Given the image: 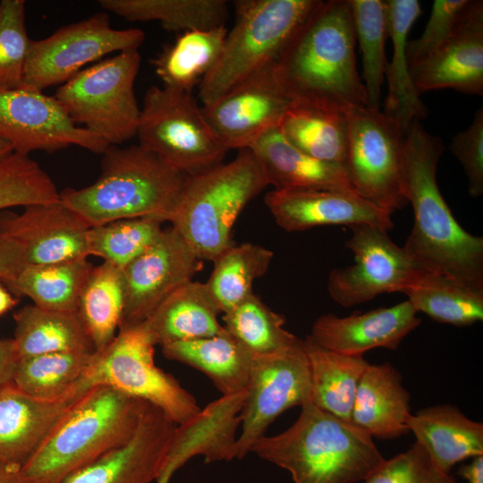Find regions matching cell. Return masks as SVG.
Returning a JSON list of instances; mask_svg holds the SVG:
<instances>
[{
	"label": "cell",
	"instance_id": "1",
	"mask_svg": "<svg viewBox=\"0 0 483 483\" xmlns=\"http://www.w3.org/2000/svg\"><path fill=\"white\" fill-rule=\"evenodd\" d=\"M444 149L442 140L428 132L419 121L405 131L403 190L414 220L402 248L426 270L483 290V238L462 227L437 184L436 168Z\"/></svg>",
	"mask_w": 483,
	"mask_h": 483
},
{
	"label": "cell",
	"instance_id": "2",
	"mask_svg": "<svg viewBox=\"0 0 483 483\" xmlns=\"http://www.w3.org/2000/svg\"><path fill=\"white\" fill-rule=\"evenodd\" d=\"M355 42L349 1H321L276 64L287 95L345 112L367 107Z\"/></svg>",
	"mask_w": 483,
	"mask_h": 483
},
{
	"label": "cell",
	"instance_id": "3",
	"mask_svg": "<svg viewBox=\"0 0 483 483\" xmlns=\"http://www.w3.org/2000/svg\"><path fill=\"white\" fill-rule=\"evenodd\" d=\"M148 405L107 386L91 387L72 403L20 468L21 483H63L129 441Z\"/></svg>",
	"mask_w": 483,
	"mask_h": 483
},
{
	"label": "cell",
	"instance_id": "4",
	"mask_svg": "<svg viewBox=\"0 0 483 483\" xmlns=\"http://www.w3.org/2000/svg\"><path fill=\"white\" fill-rule=\"evenodd\" d=\"M301 408L290 428L260 437L250 452L286 470L293 483H356L385 462L366 431L312 402Z\"/></svg>",
	"mask_w": 483,
	"mask_h": 483
},
{
	"label": "cell",
	"instance_id": "5",
	"mask_svg": "<svg viewBox=\"0 0 483 483\" xmlns=\"http://www.w3.org/2000/svg\"><path fill=\"white\" fill-rule=\"evenodd\" d=\"M102 155L93 183L60 192L65 206L89 227L137 217L169 221L187 175L140 145H109Z\"/></svg>",
	"mask_w": 483,
	"mask_h": 483
},
{
	"label": "cell",
	"instance_id": "6",
	"mask_svg": "<svg viewBox=\"0 0 483 483\" xmlns=\"http://www.w3.org/2000/svg\"><path fill=\"white\" fill-rule=\"evenodd\" d=\"M268 182L250 148L234 159L187 175L169 222L201 260L216 259L233 245V227Z\"/></svg>",
	"mask_w": 483,
	"mask_h": 483
},
{
	"label": "cell",
	"instance_id": "7",
	"mask_svg": "<svg viewBox=\"0 0 483 483\" xmlns=\"http://www.w3.org/2000/svg\"><path fill=\"white\" fill-rule=\"evenodd\" d=\"M321 0H236L235 19L216 65L199 85L202 106L277 64Z\"/></svg>",
	"mask_w": 483,
	"mask_h": 483
},
{
	"label": "cell",
	"instance_id": "8",
	"mask_svg": "<svg viewBox=\"0 0 483 483\" xmlns=\"http://www.w3.org/2000/svg\"><path fill=\"white\" fill-rule=\"evenodd\" d=\"M156 345L146 321L120 326L114 338L93 352L78 392L82 395L91 387L107 386L158 408L176 425L185 422L200 408L174 377L155 364Z\"/></svg>",
	"mask_w": 483,
	"mask_h": 483
},
{
	"label": "cell",
	"instance_id": "9",
	"mask_svg": "<svg viewBox=\"0 0 483 483\" xmlns=\"http://www.w3.org/2000/svg\"><path fill=\"white\" fill-rule=\"evenodd\" d=\"M140 63L138 50L117 53L82 69L54 97L75 124L119 146L137 134L140 108L134 84Z\"/></svg>",
	"mask_w": 483,
	"mask_h": 483
},
{
	"label": "cell",
	"instance_id": "10",
	"mask_svg": "<svg viewBox=\"0 0 483 483\" xmlns=\"http://www.w3.org/2000/svg\"><path fill=\"white\" fill-rule=\"evenodd\" d=\"M136 136L140 147L185 175L222 164L228 152L191 93L164 86L147 90Z\"/></svg>",
	"mask_w": 483,
	"mask_h": 483
},
{
	"label": "cell",
	"instance_id": "11",
	"mask_svg": "<svg viewBox=\"0 0 483 483\" xmlns=\"http://www.w3.org/2000/svg\"><path fill=\"white\" fill-rule=\"evenodd\" d=\"M404 131L383 111H348L346 169L359 196L391 215L407 203L403 190Z\"/></svg>",
	"mask_w": 483,
	"mask_h": 483
},
{
	"label": "cell",
	"instance_id": "12",
	"mask_svg": "<svg viewBox=\"0 0 483 483\" xmlns=\"http://www.w3.org/2000/svg\"><path fill=\"white\" fill-rule=\"evenodd\" d=\"M144 39L140 29L112 28L106 13L62 26L45 38L30 40L21 88L42 91L64 84L108 54L138 50Z\"/></svg>",
	"mask_w": 483,
	"mask_h": 483
},
{
	"label": "cell",
	"instance_id": "13",
	"mask_svg": "<svg viewBox=\"0 0 483 483\" xmlns=\"http://www.w3.org/2000/svg\"><path fill=\"white\" fill-rule=\"evenodd\" d=\"M345 247L354 263L334 268L327 291L332 300L349 308L386 292H403L426 269L395 244L387 231L371 225L349 226Z\"/></svg>",
	"mask_w": 483,
	"mask_h": 483
},
{
	"label": "cell",
	"instance_id": "14",
	"mask_svg": "<svg viewBox=\"0 0 483 483\" xmlns=\"http://www.w3.org/2000/svg\"><path fill=\"white\" fill-rule=\"evenodd\" d=\"M312 402L309 362L301 341L280 352L254 356L241 411L236 459H242L284 411Z\"/></svg>",
	"mask_w": 483,
	"mask_h": 483
},
{
	"label": "cell",
	"instance_id": "15",
	"mask_svg": "<svg viewBox=\"0 0 483 483\" xmlns=\"http://www.w3.org/2000/svg\"><path fill=\"white\" fill-rule=\"evenodd\" d=\"M0 138L13 151L55 152L72 145L103 154L108 144L75 124L56 98L26 88L0 89Z\"/></svg>",
	"mask_w": 483,
	"mask_h": 483
},
{
	"label": "cell",
	"instance_id": "16",
	"mask_svg": "<svg viewBox=\"0 0 483 483\" xmlns=\"http://www.w3.org/2000/svg\"><path fill=\"white\" fill-rule=\"evenodd\" d=\"M292 101L274 64L236 84L212 104L202 106V111L222 145L228 151L241 150L277 128Z\"/></svg>",
	"mask_w": 483,
	"mask_h": 483
},
{
	"label": "cell",
	"instance_id": "17",
	"mask_svg": "<svg viewBox=\"0 0 483 483\" xmlns=\"http://www.w3.org/2000/svg\"><path fill=\"white\" fill-rule=\"evenodd\" d=\"M201 261L177 231L173 227L164 230L149 248L122 269L124 305L120 326L148 319L174 291L192 280Z\"/></svg>",
	"mask_w": 483,
	"mask_h": 483
},
{
	"label": "cell",
	"instance_id": "18",
	"mask_svg": "<svg viewBox=\"0 0 483 483\" xmlns=\"http://www.w3.org/2000/svg\"><path fill=\"white\" fill-rule=\"evenodd\" d=\"M89 228L60 199L27 206L21 214L0 211V234L22 245L27 264L88 258Z\"/></svg>",
	"mask_w": 483,
	"mask_h": 483
},
{
	"label": "cell",
	"instance_id": "19",
	"mask_svg": "<svg viewBox=\"0 0 483 483\" xmlns=\"http://www.w3.org/2000/svg\"><path fill=\"white\" fill-rule=\"evenodd\" d=\"M420 95L453 89L483 95V2L470 0L450 37L411 69Z\"/></svg>",
	"mask_w": 483,
	"mask_h": 483
},
{
	"label": "cell",
	"instance_id": "20",
	"mask_svg": "<svg viewBox=\"0 0 483 483\" xmlns=\"http://www.w3.org/2000/svg\"><path fill=\"white\" fill-rule=\"evenodd\" d=\"M176 424L148 403L131 438L63 483H151L159 477Z\"/></svg>",
	"mask_w": 483,
	"mask_h": 483
},
{
	"label": "cell",
	"instance_id": "21",
	"mask_svg": "<svg viewBox=\"0 0 483 483\" xmlns=\"http://www.w3.org/2000/svg\"><path fill=\"white\" fill-rule=\"evenodd\" d=\"M264 201L275 223L287 232L337 225H371L388 232L394 226L388 211L357 193L273 189Z\"/></svg>",
	"mask_w": 483,
	"mask_h": 483
},
{
	"label": "cell",
	"instance_id": "22",
	"mask_svg": "<svg viewBox=\"0 0 483 483\" xmlns=\"http://www.w3.org/2000/svg\"><path fill=\"white\" fill-rule=\"evenodd\" d=\"M417 314L408 300L343 318L326 313L313 322L309 335L318 344L346 355L363 356L376 348L394 351L421 324Z\"/></svg>",
	"mask_w": 483,
	"mask_h": 483
},
{
	"label": "cell",
	"instance_id": "23",
	"mask_svg": "<svg viewBox=\"0 0 483 483\" xmlns=\"http://www.w3.org/2000/svg\"><path fill=\"white\" fill-rule=\"evenodd\" d=\"M245 397L246 390L222 395L185 422L176 425L160 475L172 478L197 455H202L208 463L236 459V432L241 426Z\"/></svg>",
	"mask_w": 483,
	"mask_h": 483
},
{
	"label": "cell",
	"instance_id": "24",
	"mask_svg": "<svg viewBox=\"0 0 483 483\" xmlns=\"http://www.w3.org/2000/svg\"><path fill=\"white\" fill-rule=\"evenodd\" d=\"M74 401L38 399L13 382L0 388V460L20 469Z\"/></svg>",
	"mask_w": 483,
	"mask_h": 483
},
{
	"label": "cell",
	"instance_id": "25",
	"mask_svg": "<svg viewBox=\"0 0 483 483\" xmlns=\"http://www.w3.org/2000/svg\"><path fill=\"white\" fill-rule=\"evenodd\" d=\"M250 149L274 189L357 193L345 166L318 160L297 149L285 140L278 127L262 135Z\"/></svg>",
	"mask_w": 483,
	"mask_h": 483
},
{
	"label": "cell",
	"instance_id": "26",
	"mask_svg": "<svg viewBox=\"0 0 483 483\" xmlns=\"http://www.w3.org/2000/svg\"><path fill=\"white\" fill-rule=\"evenodd\" d=\"M411 395L389 362L369 363L355 394L351 422L372 437L394 439L409 432Z\"/></svg>",
	"mask_w": 483,
	"mask_h": 483
},
{
	"label": "cell",
	"instance_id": "27",
	"mask_svg": "<svg viewBox=\"0 0 483 483\" xmlns=\"http://www.w3.org/2000/svg\"><path fill=\"white\" fill-rule=\"evenodd\" d=\"M409 431L428 453L433 464L450 474L468 458L483 455V424L469 419L456 406H428L411 414Z\"/></svg>",
	"mask_w": 483,
	"mask_h": 483
},
{
	"label": "cell",
	"instance_id": "28",
	"mask_svg": "<svg viewBox=\"0 0 483 483\" xmlns=\"http://www.w3.org/2000/svg\"><path fill=\"white\" fill-rule=\"evenodd\" d=\"M385 4L393 53L385 72L388 91L383 112L394 119L405 133L412 122L428 114V109L414 86L407 57L408 35L422 10L418 0H386Z\"/></svg>",
	"mask_w": 483,
	"mask_h": 483
},
{
	"label": "cell",
	"instance_id": "29",
	"mask_svg": "<svg viewBox=\"0 0 483 483\" xmlns=\"http://www.w3.org/2000/svg\"><path fill=\"white\" fill-rule=\"evenodd\" d=\"M162 352L204 373L222 395L247 388L253 356L225 328L214 336L162 345Z\"/></svg>",
	"mask_w": 483,
	"mask_h": 483
},
{
	"label": "cell",
	"instance_id": "30",
	"mask_svg": "<svg viewBox=\"0 0 483 483\" xmlns=\"http://www.w3.org/2000/svg\"><path fill=\"white\" fill-rule=\"evenodd\" d=\"M205 283L188 281L155 309L146 323L157 344L214 336L225 330Z\"/></svg>",
	"mask_w": 483,
	"mask_h": 483
},
{
	"label": "cell",
	"instance_id": "31",
	"mask_svg": "<svg viewBox=\"0 0 483 483\" xmlns=\"http://www.w3.org/2000/svg\"><path fill=\"white\" fill-rule=\"evenodd\" d=\"M278 130L287 142L303 153L346 167L348 112L292 100Z\"/></svg>",
	"mask_w": 483,
	"mask_h": 483
},
{
	"label": "cell",
	"instance_id": "32",
	"mask_svg": "<svg viewBox=\"0 0 483 483\" xmlns=\"http://www.w3.org/2000/svg\"><path fill=\"white\" fill-rule=\"evenodd\" d=\"M302 342L310 368L312 402L351 422L356 390L369 362L360 355L328 350L309 335Z\"/></svg>",
	"mask_w": 483,
	"mask_h": 483
},
{
	"label": "cell",
	"instance_id": "33",
	"mask_svg": "<svg viewBox=\"0 0 483 483\" xmlns=\"http://www.w3.org/2000/svg\"><path fill=\"white\" fill-rule=\"evenodd\" d=\"M13 342L20 358L62 352H95L77 312L34 304L13 314Z\"/></svg>",
	"mask_w": 483,
	"mask_h": 483
},
{
	"label": "cell",
	"instance_id": "34",
	"mask_svg": "<svg viewBox=\"0 0 483 483\" xmlns=\"http://www.w3.org/2000/svg\"><path fill=\"white\" fill-rule=\"evenodd\" d=\"M93 266L88 258L54 264H25L0 280L16 298L27 296L44 309L77 312L81 289Z\"/></svg>",
	"mask_w": 483,
	"mask_h": 483
},
{
	"label": "cell",
	"instance_id": "35",
	"mask_svg": "<svg viewBox=\"0 0 483 483\" xmlns=\"http://www.w3.org/2000/svg\"><path fill=\"white\" fill-rule=\"evenodd\" d=\"M227 32L225 25L181 33L151 62L164 87L191 93L218 61Z\"/></svg>",
	"mask_w": 483,
	"mask_h": 483
},
{
	"label": "cell",
	"instance_id": "36",
	"mask_svg": "<svg viewBox=\"0 0 483 483\" xmlns=\"http://www.w3.org/2000/svg\"><path fill=\"white\" fill-rule=\"evenodd\" d=\"M99 5L130 21H157L170 32L210 30L225 25V0H100Z\"/></svg>",
	"mask_w": 483,
	"mask_h": 483
},
{
	"label": "cell",
	"instance_id": "37",
	"mask_svg": "<svg viewBox=\"0 0 483 483\" xmlns=\"http://www.w3.org/2000/svg\"><path fill=\"white\" fill-rule=\"evenodd\" d=\"M402 293L417 312L436 322L468 326L483 320V290L445 275L425 270Z\"/></svg>",
	"mask_w": 483,
	"mask_h": 483
},
{
	"label": "cell",
	"instance_id": "38",
	"mask_svg": "<svg viewBox=\"0 0 483 483\" xmlns=\"http://www.w3.org/2000/svg\"><path fill=\"white\" fill-rule=\"evenodd\" d=\"M123 305L122 269L107 262L93 267L81 289L77 314L95 351L103 349L114 338Z\"/></svg>",
	"mask_w": 483,
	"mask_h": 483
},
{
	"label": "cell",
	"instance_id": "39",
	"mask_svg": "<svg viewBox=\"0 0 483 483\" xmlns=\"http://www.w3.org/2000/svg\"><path fill=\"white\" fill-rule=\"evenodd\" d=\"M94 352H62L20 358L13 383L43 400L80 398L77 385Z\"/></svg>",
	"mask_w": 483,
	"mask_h": 483
},
{
	"label": "cell",
	"instance_id": "40",
	"mask_svg": "<svg viewBox=\"0 0 483 483\" xmlns=\"http://www.w3.org/2000/svg\"><path fill=\"white\" fill-rule=\"evenodd\" d=\"M274 253L258 244L232 245L213 260L205 283L221 313H225L253 293L254 281L268 269Z\"/></svg>",
	"mask_w": 483,
	"mask_h": 483
},
{
	"label": "cell",
	"instance_id": "41",
	"mask_svg": "<svg viewBox=\"0 0 483 483\" xmlns=\"http://www.w3.org/2000/svg\"><path fill=\"white\" fill-rule=\"evenodd\" d=\"M223 321L226 331L253 357L280 352L301 341L284 328V318L254 292L224 313Z\"/></svg>",
	"mask_w": 483,
	"mask_h": 483
},
{
	"label": "cell",
	"instance_id": "42",
	"mask_svg": "<svg viewBox=\"0 0 483 483\" xmlns=\"http://www.w3.org/2000/svg\"><path fill=\"white\" fill-rule=\"evenodd\" d=\"M355 38L362 56V83L367 107L379 110L382 85L387 64L385 43L388 36L386 4L383 0H348Z\"/></svg>",
	"mask_w": 483,
	"mask_h": 483
},
{
	"label": "cell",
	"instance_id": "43",
	"mask_svg": "<svg viewBox=\"0 0 483 483\" xmlns=\"http://www.w3.org/2000/svg\"><path fill=\"white\" fill-rule=\"evenodd\" d=\"M163 223L155 217H137L92 226L89 231V256L123 269L158 239Z\"/></svg>",
	"mask_w": 483,
	"mask_h": 483
},
{
	"label": "cell",
	"instance_id": "44",
	"mask_svg": "<svg viewBox=\"0 0 483 483\" xmlns=\"http://www.w3.org/2000/svg\"><path fill=\"white\" fill-rule=\"evenodd\" d=\"M59 199L53 180L29 156L13 152L0 163V211Z\"/></svg>",
	"mask_w": 483,
	"mask_h": 483
},
{
	"label": "cell",
	"instance_id": "45",
	"mask_svg": "<svg viewBox=\"0 0 483 483\" xmlns=\"http://www.w3.org/2000/svg\"><path fill=\"white\" fill-rule=\"evenodd\" d=\"M25 1H0V89H19L30 44Z\"/></svg>",
	"mask_w": 483,
	"mask_h": 483
},
{
	"label": "cell",
	"instance_id": "46",
	"mask_svg": "<svg viewBox=\"0 0 483 483\" xmlns=\"http://www.w3.org/2000/svg\"><path fill=\"white\" fill-rule=\"evenodd\" d=\"M364 483H458L440 471L425 449L415 442L410 448L385 460Z\"/></svg>",
	"mask_w": 483,
	"mask_h": 483
},
{
	"label": "cell",
	"instance_id": "47",
	"mask_svg": "<svg viewBox=\"0 0 483 483\" xmlns=\"http://www.w3.org/2000/svg\"><path fill=\"white\" fill-rule=\"evenodd\" d=\"M469 1H434L422 34L407 43L410 70L430 55L450 37Z\"/></svg>",
	"mask_w": 483,
	"mask_h": 483
},
{
	"label": "cell",
	"instance_id": "48",
	"mask_svg": "<svg viewBox=\"0 0 483 483\" xmlns=\"http://www.w3.org/2000/svg\"><path fill=\"white\" fill-rule=\"evenodd\" d=\"M450 149L468 178L471 197L483 194V109H478L469 128L452 139Z\"/></svg>",
	"mask_w": 483,
	"mask_h": 483
},
{
	"label": "cell",
	"instance_id": "49",
	"mask_svg": "<svg viewBox=\"0 0 483 483\" xmlns=\"http://www.w3.org/2000/svg\"><path fill=\"white\" fill-rule=\"evenodd\" d=\"M25 264L22 245L7 235L0 234V280L14 275Z\"/></svg>",
	"mask_w": 483,
	"mask_h": 483
},
{
	"label": "cell",
	"instance_id": "50",
	"mask_svg": "<svg viewBox=\"0 0 483 483\" xmlns=\"http://www.w3.org/2000/svg\"><path fill=\"white\" fill-rule=\"evenodd\" d=\"M18 360L13 339L0 340V388L13 382Z\"/></svg>",
	"mask_w": 483,
	"mask_h": 483
},
{
	"label": "cell",
	"instance_id": "51",
	"mask_svg": "<svg viewBox=\"0 0 483 483\" xmlns=\"http://www.w3.org/2000/svg\"><path fill=\"white\" fill-rule=\"evenodd\" d=\"M457 474L468 483H483V455L475 456L470 463L462 465Z\"/></svg>",
	"mask_w": 483,
	"mask_h": 483
},
{
	"label": "cell",
	"instance_id": "52",
	"mask_svg": "<svg viewBox=\"0 0 483 483\" xmlns=\"http://www.w3.org/2000/svg\"><path fill=\"white\" fill-rule=\"evenodd\" d=\"M19 470L0 460V483H21Z\"/></svg>",
	"mask_w": 483,
	"mask_h": 483
},
{
	"label": "cell",
	"instance_id": "53",
	"mask_svg": "<svg viewBox=\"0 0 483 483\" xmlns=\"http://www.w3.org/2000/svg\"><path fill=\"white\" fill-rule=\"evenodd\" d=\"M18 301V299L13 297L4 284H0V317L12 309Z\"/></svg>",
	"mask_w": 483,
	"mask_h": 483
},
{
	"label": "cell",
	"instance_id": "54",
	"mask_svg": "<svg viewBox=\"0 0 483 483\" xmlns=\"http://www.w3.org/2000/svg\"><path fill=\"white\" fill-rule=\"evenodd\" d=\"M12 145L0 138V163L13 153Z\"/></svg>",
	"mask_w": 483,
	"mask_h": 483
},
{
	"label": "cell",
	"instance_id": "55",
	"mask_svg": "<svg viewBox=\"0 0 483 483\" xmlns=\"http://www.w3.org/2000/svg\"><path fill=\"white\" fill-rule=\"evenodd\" d=\"M170 480H171L170 477L166 475H160L156 481L157 483H169Z\"/></svg>",
	"mask_w": 483,
	"mask_h": 483
}]
</instances>
